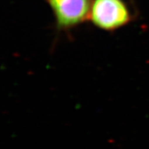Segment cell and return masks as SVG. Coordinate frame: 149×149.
Wrapping results in <instances>:
<instances>
[{"instance_id": "cell-2", "label": "cell", "mask_w": 149, "mask_h": 149, "mask_svg": "<svg viewBox=\"0 0 149 149\" xmlns=\"http://www.w3.org/2000/svg\"><path fill=\"white\" fill-rule=\"evenodd\" d=\"M50 6L57 29L66 30L81 24L89 17L90 0H46Z\"/></svg>"}, {"instance_id": "cell-1", "label": "cell", "mask_w": 149, "mask_h": 149, "mask_svg": "<svg viewBox=\"0 0 149 149\" xmlns=\"http://www.w3.org/2000/svg\"><path fill=\"white\" fill-rule=\"evenodd\" d=\"M89 18L97 28L113 31L128 24L132 15L123 0H94Z\"/></svg>"}]
</instances>
